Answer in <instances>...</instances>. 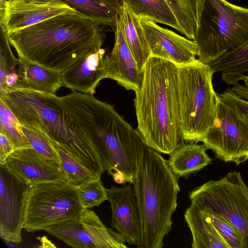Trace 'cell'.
<instances>
[{
    "label": "cell",
    "instance_id": "6da1fadb",
    "mask_svg": "<svg viewBox=\"0 0 248 248\" xmlns=\"http://www.w3.org/2000/svg\"><path fill=\"white\" fill-rule=\"evenodd\" d=\"M64 120L79 136L98 153L105 170L112 175L120 170L126 182L133 184L137 162L145 143L113 106L92 93L73 91L61 96Z\"/></svg>",
    "mask_w": 248,
    "mask_h": 248
},
{
    "label": "cell",
    "instance_id": "7a4b0ae2",
    "mask_svg": "<svg viewBox=\"0 0 248 248\" xmlns=\"http://www.w3.org/2000/svg\"><path fill=\"white\" fill-rule=\"evenodd\" d=\"M100 25L78 12L62 14L7 34L18 57L62 73L101 48Z\"/></svg>",
    "mask_w": 248,
    "mask_h": 248
},
{
    "label": "cell",
    "instance_id": "3957f363",
    "mask_svg": "<svg viewBox=\"0 0 248 248\" xmlns=\"http://www.w3.org/2000/svg\"><path fill=\"white\" fill-rule=\"evenodd\" d=\"M142 82L135 93L137 130L144 142L158 153L170 155L185 144L182 129L178 67L151 56Z\"/></svg>",
    "mask_w": 248,
    "mask_h": 248
},
{
    "label": "cell",
    "instance_id": "277c9868",
    "mask_svg": "<svg viewBox=\"0 0 248 248\" xmlns=\"http://www.w3.org/2000/svg\"><path fill=\"white\" fill-rule=\"evenodd\" d=\"M178 178L168 161L144 143L137 162L133 187L142 225L138 248H161L169 235L171 217L177 206Z\"/></svg>",
    "mask_w": 248,
    "mask_h": 248
},
{
    "label": "cell",
    "instance_id": "5b68a950",
    "mask_svg": "<svg viewBox=\"0 0 248 248\" xmlns=\"http://www.w3.org/2000/svg\"><path fill=\"white\" fill-rule=\"evenodd\" d=\"M21 124L46 135L84 167L93 161L91 146L67 124L61 97L28 88H16L0 94Z\"/></svg>",
    "mask_w": 248,
    "mask_h": 248
},
{
    "label": "cell",
    "instance_id": "8992f818",
    "mask_svg": "<svg viewBox=\"0 0 248 248\" xmlns=\"http://www.w3.org/2000/svg\"><path fill=\"white\" fill-rule=\"evenodd\" d=\"M248 40V8L226 0H201L193 39L198 59L210 64Z\"/></svg>",
    "mask_w": 248,
    "mask_h": 248
},
{
    "label": "cell",
    "instance_id": "52a82bcc",
    "mask_svg": "<svg viewBox=\"0 0 248 248\" xmlns=\"http://www.w3.org/2000/svg\"><path fill=\"white\" fill-rule=\"evenodd\" d=\"M181 129L185 142L202 141L217 115L219 95L214 90L215 73L210 64L177 66Z\"/></svg>",
    "mask_w": 248,
    "mask_h": 248
},
{
    "label": "cell",
    "instance_id": "ba28073f",
    "mask_svg": "<svg viewBox=\"0 0 248 248\" xmlns=\"http://www.w3.org/2000/svg\"><path fill=\"white\" fill-rule=\"evenodd\" d=\"M67 182L29 186L24 210L23 229L28 232L46 230L80 213L77 188Z\"/></svg>",
    "mask_w": 248,
    "mask_h": 248
},
{
    "label": "cell",
    "instance_id": "9c48e42d",
    "mask_svg": "<svg viewBox=\"0 0 248 248\" xmlns=\"http://www.w3.org/2000/svg\"><path fill=\"white\" fill-rule=\"evenodd\" d=\"M189 198L228 220L241 234L244 248H248V187L239 172L205 182L190 191Z\"/></svg>",
    "mask_w": 248,
    "mask_h": 248
},
{
    "label": "cell",
    "instance_id": "30bf717a",
    "mask_svg": "<svg viewBox=\"0 0 248 248\" xmlns=\"http://www.w3.org/2000/svg\"><path fill=\"white\" fill-rule=\"evenodd\" d=\"M218 95L216 119L202 142L218 159L239 165L248 159V113Z\"/></svg>",
    "mask_w": 248,
    "mask_h": 248
},
{
    "label": "cell",
    "instance_id": "8fae6325",
    "mask_svg": "<svg viewBox=\"0 0 248 248\" xmlns=\"http://www.w3.org/2000/svg\"><path fill=\"white\" fill-rule=\"evenodd\" d=\"M45 231L75 248H127L123 236L107 227L89 209Z\"/></svg>",
    "mask_w": 248,
    "mask_h": 248
},
{
    "label": "cell",
    "instance_id": "7c38bea8",
    "mask_svg": "<svg viewBox=\"0 0 248 248\" xmlns=\"http://www.w3.org/2000/svg\"><path fill=\"white\" fill-rule=\"evenodd\" d=\"M29 186L0 164V237L7 243L22 241L25 203Z\"/></svg>",
    "mask_w": 248,
    "mask_h": 248
},
{
    "label": "cell",
    "instance_id": "4fadbf2b",
    "mask_svg": "<svg viewBox=\"0 0 248 248\" xmlns=\"http://www.w3.org/2000/svg\"><path fill=\"white\" fill-rule=\"evenodd\" d=\"M147 41L151 56L170 61L177 66L196 63L197 46L193 40L158 25L145 17H138Z\"/></svg>",
    "mask_w": 248,
    "mask_h": 248
},
{
    "label": "cell",
    "instance_id": "5bb4252c",
    "mask_svg": "<svg viewBox=\"0 0 248 248\" xmlns=\"http://www.w3.org/2000/svg\"><path fill=\"white\" fill-rule=\"evenodd\" d=\"M0 24L7 34L58 15L76 12L56 0H0Z\"/></svg>",
    "mask_w": 248,
    "mask_h": 248
},
{
    "label": "cell",
    "instance_id": "9a60e30c",
    "mask_svg": "<svg viewBox=\"0 0 248 248\" xmlns=\"http://www.w3.org/2000/svg\"><path fill=\"white\" fill-rule=\"evenodd\" d=\"M4 165L13 174L29 186L67 182L61 164L45 158L32 147L15 150Z\"/></svg>",
    "mask_w": 248,
    "mask_h": 248
},
{
    "label": "cell",
    "instance_id": "2e32d148",
    "mask_svg": "<svg viewBox=\"0 0 248 248\" xmlns=\"http://www.w3.org/2000/svg\"><path fill=\"white\" fill-rule=\"evenodd\" d=\"M107 194L111 208V226L123 236L125 242L138 246L141 239L142 225L134 187L131 184L122 187L111 186Z\"/></svg>",
    "mask_w": 248,
    "mask_h": 248
},
{
    "label": "cell",
    "instance_id": "e0dca14e",
    "mask_svg": "<svg viewBox=\"0 0 248 248\" xmlns=\"http://www.w3.org/2000/svg\"><path fill=\"white\" fill-rule=\"evenodd\" d=\"M107 77L127 90L136 93L140 88L144 71H140L124 38L119 19L115 30L112 51L105 55Z\"/></svg>",
    "mask_w": 248,
    "mask_h": 248
},
{
    "label": "cell",
    "instance_id": "ac0fdd59",
    "mask_svg": "<svg viewBox=\"0 0 248 248\" xmlns=\"http://www.w3.org/2000/svg\"><path fill=\"white\" fill-rule=\"evenodd\" d=\"M105 51L88 54L62 72L64 86L73 91L93 94L99 82L107 77Z\"/></svg>",
    "mask_w": 248,
    "mask_h": 248
},
{
    "label": "cell",
    "instance_id": "d6986e66",
    "mask_svg": "<svg viewBox=\"0 0 248 248\" xmlns=\"http://www.w3.org/2000/svg\"><path fill=\"white\" fill-rule=\"evenodd\" d=\"M184 217L192 234V248H230L206 213L195 202H191Z\"/></svg>",
    "mask_w": 248,
    "mask_h": 248
},
{
    "label": "cell",
    "instance_id": "ffe728a7",
    "mask_svg": "<svg viewBox=\"0 0 248 248\" xmlns=\"http://www.w3.org/2000/svg\"><path fill=\"white\" fill-rule=\"evenodd\" d=\"M119 14V21L125 41L139 69L143 71L151 57L150 48L139 18L122 3Z\"/></svg>",
    "mask_w": 248,
    "mask_h": 248
},
{
    "label": "cell",
    "instance_id": "44dd1931",
    "mask_svg": "<svg viewBox=\"0 0 248 248\" xmlns=\"http://www.w3.org/2000/svg\"><path fill=\"white\" fill-rule=\"evenodd\" d=\"M207 150L203 144L185 143L170 154L169 166L178 179L186 178L211 163L212 159L206 154Z\"/></svg>",
    "mask_w": 248,
    "mask_h": 248
},
{
    "label": "cell",
    "instance_id": "7402d4cb",
    "mask_svg": "<svg viewBox=\"0 0 248 248\" xmlns=\"http://www.w3.org/2000/svg\"><path fill=\"white\" fill-rule=\"evenodd\" d=\"M66 4L78 13L101 25L111 27L114 31L122 6L121 0H56Z\"/></svg>",
    "mask_w": 248,
    "mask_h": 248
},
{
    "label": "cell",
    "instance_id": "603a6c76",
    "mask_svg": "<svg viewBox=\"0 0 248 248\" xmlns=\"http://www.w3.org/2000/svg\"><path fill=\"white\" fill-rule=\"evenodd\" d=\"M26 88L55 94L64 86L62 73L18 57Z\"/></svg>",
    "mask_w": 248,
    "mask_h": 248
},
{
    "label": "cell",
    "instance_id": "cb8c5ba5",
    "mask_svg": "<svg viewBox=\"0 0 248 248\" xmlns=\"http://www.w3.org/2000/svg\"><path fill=\"white\" fill-rule=\"evenodd\" d=\"M7 33L0 24V94L16 88H25L20 60L15 57Z\"/></svg>",
    "mask_w": 248,
    "mask_h": 248
},
{
    "label": "cell",
    "instance_id": "d4e9b609",
    "mask_svg": "<svg viewBox=\"0 0 248 248\" xmlns=\"http://www.w3.org/2000/svg\"><path fill=\"white\" fill-rule=\"evenodd\" d=\"M214 73H220L222 81L234 85L248 73V40L210 64Z\"/></svg>",
    "mask_w": 248,
    "mask_h": 248
},
{
    "label": "cell",
    "instance_id": "484cf974",
    "mask_svg": "<svg viewBox=\"0 0 248 248\" xmlns=\"http://www.w3.org/2000/svg\"><path fill=\"white\" fill-rule=\"evenodd\" d=\"M138 17L169 26L180 31L172 11L165 0H121Z\"/></svg>",
    "mask_w": 248,
    "mask_h": 248
},
{
    "label": "cell",
    "instance_id": "4316f807",
    "mask_svg": "<svg viewBox=\"0 0 248 248\" xmlns=\"http://www.w3.org/2000/svg\"><path fill=\"white\" fill-rule=\"evenodd\" d=\"M178 22L180 32L193 40L198 27L201 0H165Z\"/></svg>",
    "mask_w": 248,
    "mask_h": 248
},
{
    "label": "cell",
    "instance_id": "83f0119b",
    "mask_svg": "<svg viewBox=\"0 0 248 248\" xmlns=\"http://www.w3.org/2000/svg\"><path fill=\"white\" fill-rule=\"evenodd\" d=\"M22 124L0 98V132L12 143L15 150L32 147L26 138Z\"/></svg>",
    "mask_w": 248,
    "mask_h": 248
},
{
    "label": "cell",
    "instance_id": "f1b7e54d",
    "mask_svg": "<svg viewBox=\"0 0 248 248\" xmlns=\"http://www.w3.org/2000/svg\"><path fill=\"white\" fill-rule=\"evenodd\" d=\"M56 147L60 157L61 166L66 175L67 183L78 187L101 178L100 176L85 168L62 148Z\"/></svg>",
    "mask_w": 248,
    "mask_h": 248
},
{
    "label": "cell",
    "instance_id": "f546056e",
    "mask_svg": "<svg viewBox=\"0 0 248 248\" xmlns=\"http://www.w3.org/2000/svg\"><path fill=\"white\" fill-rule=\"evenodd\" d=\"M23 132L33 149L46 159L61 164L56 146L51 140L41 131L22 125Z\"/></svg>",
    "mask_w": 248,
    "mask_h": 248
},
{
    "label": "cell",
    "instance_id": "4dcf8cb0",
    "mask_svg": "<svg viewBox=\"0 0 248 248\" xmlns=\"http://www.w3.org/2000/svg\"><path fill=\"white\" fill-rule=\"evenodd\" d=\"M77 191L79 202L84 209L98 206L107 200V189L101 178L80 186L77 188Z\"/></svg>",
    "mask_w": 248,
    "mask_h": 248
},
{
    "label": "cell",
    "instance_id": "1f68e13d",
    "mask_svg": "<svg viewBox=\"0 0 248 248\" xmlns=\"http://www.w3.org/2000/svg\"><path fill=\"white\" fill-rule=\"evenodd\" d=\"M199 206L208 215L211 222L230 248H244L241 234L231 223L221 215L207 208Z\"/></svg>",
    "mask_w": 248,
    "mask_h": 248
},
{
    "label": "cell",
    "instance_id": "d6a6232c",
    "mask_svg": "<svg viewBox=\"0 0 248 248\" xmlns=\"http://www.w3.org/2000/svg\"><path fill=\"white\" fill-rule=\"evenodd\" d=\"M15 151V148L8 138L0 132V164L4 165L8 156Z\"/></svg>",
    "mask_w": 248,
    "mask_h": 248
},
{
    "label": "cell",
    "instance_id": "836d02e7",
    "mask_svg": "<svg viewBox=\"0 0 248 248\" xmlns=\"http://www.w3.org/2000/svg\"><path fill=\"white\" fill-rule=\"evenodd\" d=\"M221 94L231 100L240 108L248 113V101L238 97L230 88H228Z\"/></svg>",
    "mask_w": 248,
    "mask_h": 248
},
{
    "label": "cell",
    "instance_id": "e575fe53",
    "mask_svg": "<svg viewBox=\"0 0 248 248\" xmlns=\"http://www.w3.org/2000/svg\"><path fill=\"white\" fill-rule=\"evenodd\" d=\"M111 176L116 183L123 184L126 183L124 174L120 170L115 171Z\"/></svg>",
    "mask_w": 248,
    "mask_h": 248
},
{
    "label": "cell",
    "instance_id": "d590c367",
    "mask_svg": "<svg viewBox=\"0 0 248 248\" xmlns=\"http://www.w3.org/2000/svg\"><path fill=\"white\" fill-rule=\"evenodd\" d=\"M39 239L41 246L39 248H56L55 245L51 242L46 236L37 237Z\"/></svg>",
    "mask_w": 248,
    "mask_h": 248
},
{
    "label": "cell",
    "instance_id": "8d00e7d4",
    "mask_svg": "<svg viewBox=\"0 0 248 248\" xmlns=\"http://www.w3.org/2000/svg\"><path fill=\"white\" fill-rule=\"evenodd\" d=\"M244 83V85L248 87V74L242 75L240 79Z\"/></svg>",
    "mask_w": 248,
    "mask_h": 248
}]
</instances>
